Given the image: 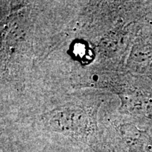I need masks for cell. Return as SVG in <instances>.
I'll return each instance as SVG.
<instances>
[{"mask_svg":"<svg viewBox=\"0 0 152 152\" xmlns=\"http://www.w3.org/2000/svg\"><path fill=\"white\" fill-rule=\"evenodd\" d=\"M83 119V112L67 109L55 115L51 123L54 129L58 131L75 130L81 124Z\"/></svg>","mask_w":152,"mask_h":152,"instance_id":"1","label":"cell"},{"mask_svg":"<svg viewBox=\"0 0 152 152\" xmlns=\"http://www.w3.org/2000/svg\"><path fill=\"white\" fill-rule=\"evenodd\" d=\"M150 74H151V75H152V64L151 66V68H150Z\"/></svg>","mask_w":152,"mask_h":152,"instance_id":"2","label":"cell"}]
</instances>
